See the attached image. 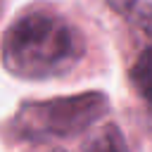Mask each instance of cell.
<instances>
[{
    "mask_svg": "<svg viewBox=\"0 0 152 152\" xmlns=\"http://www.w3.org/2000/svg\"><path fill=\"white\" fill-rule=\"evenodd\" d=\"M83 57V31L45 2L24 7L2 33V66L21 81L64 78Z\"/></svg>",
    "mask_w": 152,
    "mask_h": 152,
    "instance_id": "6da1fadb",
    "label": "cell"
},
{
    "mask_svg": "<svg viewBox=\"0 0 152 152\" xmlns=\"http://www.w3.org/2000/svg\"><path fill=\"white\" fill-rule=\"evenodd\" d=\"M128 81L135 95L142 100V104L152 112V40L140 43L128 66Z\"/></svg>",
    "mask_w": 152,
    "mask_h": 152,
    "instance_id": "277c9868",
    "label": "cell"
},
{
    "mask_svg": "<svg viewBox=\"0 0 152 152\" xmlns=\"http://www.w3.org/2000/svg\"><path fill=\"white\" fill-rule=\"evenodd\" d=\"M81 152H131L128 142H126V135L124 131L116 126V124H102L97 126L88 140L83 142V150Z\"/></svg>",
    "mask_w": 152,
    "mask_h": 152,
    "instance_id": "5b68a950",
    "label": "cell"
},
{
    "mask_svg": "<svg viewBox=\"0 0 152 152\" xmlns=\"http://www.w3.org/2000/svg\"><path fill=\"white\" fill-rule=\"evenodd\" d=\"M109 97L102 90H83L48 100H24L7 119L5 133L17 142L71 140L109 114Z\"/></svg>",
    "mask_w": 152,
    "mask_h": 152,
    "instance_id": "7a4b0ae2",
    "label": "cell"
},
{
    "mask_svg": "<svg viewBox=\"0 0 152 152\" xmlns=\"http://www.w3.org/2000/svg\"><path fill=\"white\" fill-rule=\"evenodd\" d=\"M107 7L128 26L138 43L152 40V2L150 0H104Z\"/></svg>",
    "mask_w": 152,
    "mask_h": 152,
    "instance_id": "3957f363",
    "label": "cell"
},
{
    "mask_svg": "<svg viewBox=\"0 0 152 152\" xmlns=\"http://www.w3.org/2000/svg\"><path fill=\"white\" fill-rule=\"evenodd\" d=\"M31 152H66V150L55 147V145H40V147H36V150H31Z\"/></svg>",
    "mask_w": 152,
    "mask_h": 152,
    "instance_id": "8992f818",
    "label": "cell"
}]
</instances>
